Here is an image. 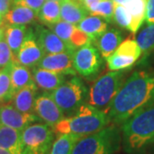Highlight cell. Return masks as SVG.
I'll return each mask as SVG.
<instances>
[{
    "instance_id": "5",
    "label": "cell",
    "mask_w": 154,
    "mask_h": 154,
    "mask_svg": "<svg viewBox=\"0 0 154 154\" xmlns=\"http://www.w3.org/2000/svg\"><path fill=\"white\" fill-rule=\"evenodd\" d=\"M124 77L123 70L109 72L99 77L88 92L87 103L108 115L110 105L125 82Z\"/></svg>"
},
{
    "instance_id": "40",
    "label": "cell",
    "mask_w": 154,
    "mask_h": 154,
    "mask_svg": "<svg viewBox=\"0 0 154 154\" xmlns=\"http://www.w3.org/2000/svg\"><path fill=\"white\" fill-rule=\"evenodd\" d=\"M3 23H4V17L0 14V27L3 25Z\"/></svg>"
},
{
    "instance_id": "34",
    "label": "cell",
    "mask_w": 154,
    "mask_h": 154,
    "mask_svg": "<svg viewBox=\"0 0 154 154\" xmlns=\"http://www.w3.org/2000/svg\"><path fill=\"white\" fill-rule=\"evenodd\" d=\"M145 21L147 24H154V0H146V12Z\"/></svg>"
},
{
    "instance_id": "24",
    "label": "cell",
    "mask_w": 154,
    "mask_h": 154,
    "mask_svg": "<svg viewBox=\"0 0 154 154\" xmlns=\"http://www.w3.org/2000/svg\"><path fill=\"white\" fill-rule=\"evenodd\" d=\"M28 30L27 27L24 25L5 26V29L4 28V31H5L4 37L15 56V58L18 54L19 50L25 39Z\"/></svg>"
},
{
    "instance_id": "17",
    "label": "cell",
    "mask_w": 154,
    "mask_h": 154,
    "mask_svg": "<svg viewBox=\"0 0 154 154\" xmlns=\"http://www.w3.org/2000/svg\"><path fill=\"white\" fill-rule=\"evenodd\" d=\"M37 96L38 87L33 82L15 93L10 104L23 113L34 114V105Z\"/></svg>"
},
{
    "instance_id": "14",
    "label": "cell",
    "mask_w": 154,
    "mask_h": 154,
    "mask_svg": "<svg viewBox=\"0 0 154 154\" xmlns=\"http://www.w3.org/2000/svg\"><path fill=\"white\" fill-rule=\"evenodd\" d=\"M72 52H63L56 54H46L38 64V68L57 72L63 75H75L76 71L74 68Z\"/></svg>"
},
{
    "instance_id": "41",
    "label": "cell",
    "mask_w": 154,
    "mask_h": 154,
    "mask_svg": "<svg viewBox=\"0 0 154 154\" xmlns=\"http://www.w3.org/2000/svg\"><path fill=\"white\" fill-rule=\"evenodd\" d=\"M4 105H5V103H4L3 101H1V100H0V108H1V107H2Z\"/></svg>"
},
{
    "instance_id": "31",
    "label": "cell",
    "mask_w": 154,
    "mask_h": 154,
    "mask_svg": "<svg viewBox=\"0 0 154 154\" xmlns=\"http://www.w3.org/2000/svg\"><path fill=\"white\" fill-rule=\"evenodd\" d=\"M113 20L120 28L129 30L131 24V17L125 6L115 4Z\"/></svg>"
},
{
    "instance_id": "22",
    "label": "cell",
    "mask_w": 154,
    "mask_h": 154,
    "mask_svg": "<svg viewBox=\"0 0 154 154\" xmlns=\"http://www.w3.org/2000/svg\"><path fill=\"white\" fill-rule=\"evenodd\" d=\"M11 80L14 94L34 82L30 69L18 63L16 60L11 63Z\"/></svg>"
},
{
    "instance_id": "8",
    "label": "cell",
    "mask_w": 154,
    "mask_h": 154,
    "mask_svg": "<svg viewBox=\"0 0 154 154\" xmlns=\"http://www.w3.org/2000/svg\"><path fill=\"white\" fill-rule=\"evenodd\" d=\"M74 68L77 73L85 77L96 75L102 65V57L92 42L88 43L74 52Z\"/></svg>"
},
{
    "instance_id": "4",
    "label": "cell",
    "mask_w": 154,
    "mask_h": 154,
    "mask_svg": "<svg viewBox=\"0 0 154 154\" xmlns=\"http://www.w3.org/2000/svg\"><path fill=\"white\" fill-rule=\"evenodd\" d=\"M122 132L115 124L82 137L71 154H115L121 149Z\"/></svg>"
},
{
    "instance_id": "25",
    "label": "cell",
    "mask_w": 154,
    "mask_h": 154,
    "mask_svg": "<svg viewBox=\"0 0 154 154\" xmlns=\"http://www.w3.org/2000/svg\"><path fill=\"white\" fill-rule=\"evenodd\" d=\"M125 7L131 17L129 31L135 34L146 18V0H131Z\"/></svg>"
},
{
    "instance_id": "19",
    "label": "cell",
    "mask_w": 154,
    "mask_h": 154,
    "mask_svg": "<svg viewBox=\"0 0 154 154\" xmlns=\"http://www.w3.org/2000/svg\"><path fill=\"white\" fill-rule=\"evenodd\" d=\"M38 19V14L33 10L23 6H13L4 17L5 26H21L33 23Z\"/></svg>"
},
{
    "instance_id": "26",
    "label": "cell",
    "mask_w": 154,
    "mask_h": 154,
    "mask_svg": "<svg viewBox=\"0 0 154 154\" xmlns=\"http://www.w3.org/2000/svg\"><path fill=\"white\" fill-rule=\"evenodd\" d=\"M38 19L45 25L54 24L61 21L60 3L54 0H45L38 11Z\"/></svg>"
},
{
    "instance_id": "18",
    "label": "cell",
    "mask_w": 154,
    "mask_h": 154,
    "mask_svg": "<svg viewBox=\"0 0 154 154\" xmlns=\"http://www.w3.org/2000/svg\"><path fill=\"white\" fill-rule=\"evenodd\" d=\"M59 3L62 21L78 25L89 14L82 3L77 0H61Z\"/></svg>"
},
{
    "instance_id": "3",
    "label": "cell",
    "mask_w": 154,
    "mask_h": 154,
    "mask_svg": "<svg viewBox=\"0 0 154 154\" xmlns=\"http://www.w3.org/2000/svg\"><path fill=\"white\" fill-rule=\"evenodd\" d=\"M109 123L107 114L88 104H83L74 115L65 116L52 128L57 135L71 134L83 137L103 129Z\"/></svg>"
},
{
    "instance_id": "1",
    "label": "cell",
    "mask_w": 154,
    "mask_h": 154,
    "mask_svg": "<svg viewBox=\"0 0 154 154\" xmlns=\"http://www.w3.org/2000/svg\"><path fill=\"white\" fill-rule=\"evenodd\" d=\"M154 105V74L134 73L117 93L108 113L110 122L123 124L133 116Z\"/></svg>"
},
{
    "instance_id": "32",
    "label": "cell",
    "mask_w": 154,
    "mask_h": 154,
    "mask_svg": "<svg viewBox=\"0 0 154 154\" xmlns=\"http://www.w3.org/2000/svg\"><path fill=\"white\" fill-rule=\"evenodd\" d=\"M15 60V56L4 37L0 40V69L9 66Z\"/></svg>"
},
{
    "instance_id": "38",
    "label": "cell",
    "mask_w": 154,
    "mask_h": 154,
    "mask_svg": "<svg viewBox=\"0 0 154 154\" xmlns=\"http://www.w3.org/2000/svg\"><path fill=\"white\" fill-rule=\"evenodd\" d=\"M0 154H22V153H20V152H13V151H10V150H7V149L0 147Z\"/></svg>"
},
{
    "instance_id": "33",
    "label": "cell",
    "mask_w": 154,
    "mask_h": 154,
    "mask_svg": "<svg viewBox=\"0 0 154 154\" xmlns=\"http://www.w3.org/2000/svg\"><path fill=\"white\" fill-rule=\"evenodd\" d=\"M45 0H12V6H23L34 11L37 14Z\"/></svg>"
},
{
    "instance_id": "42",
    "label": "cell",
    "mask_w": 154,
    "mask_h": 154,
    "mask_svg": "<svg viewBox=\"0 0 154 154\" xmlns=\"http://www.w3.org/2000/svg\"><path fill=\"white\" fill-rule=\"evenodd\" d=\"M54 1H57V2H60L61 0H54Z\"/></svg>"
},
{
    "instance_id": "28",
    "label": "cell",
    "mask_w": 154,
    "mask_h": 154,
    "mask_svg": "<svg viewBox=\"0 0 154 154\" xmlns=\"http://www.w3.org/2000/svg\"><path fill=\"white\" fill-rule=\"evenodd\" d=\"M136 42L140 46L142 60L154 51V24H147L138 33Z\"/></svg>"
},
{
    "instance_id": "30",
    "label": "cell",
    "mask_w": 154,
    "mask_h": 154,
    "mask_svg": "<svg viewBox=\"0 0 154 154\" xmlns=\"http://www.w3.org/2000/svg\"><path fill=\"white\" fill-rule=\"evenodd\" d=\"M115 4L112 0H103L89 9L91 16L99 17L104 19L106 22H111L114 17Z\"/></svg>"
},
{
    "instance_id": "35",
    "label": "cell",
    "mask_w": 154,
    "mask_h": 154,
    "mask_svg": "<svg viewBox=\"0 0 154 154\" xmlns=\"http://www.w3.org/2000/svg\"><path fill=\"white\" fill-rule=\"evenodd\" d=\"M11 5L12 0H0V14L3 16V17L11 10Z\"/></svg>"
},
{
    "instance_id": "10",
    "label": "cell",
    "mask_w": 154,
    "mask_h": 154,
    "mask_svg": "<svg viewBox=\"0 0 154 154\" xmlns=\"http://www.w3.org/2000/svg\"><path fill=\"white\" fill-rule=\"evenodd\" d=\"M46 26L74 51L86 44L92 42L88 35L76 25L61 20L57 23Z\"/></svg>"
},
{
    "instance_id": "6",
    "label": "cell",
    "mask_w": 154,
    "mask_h": 154,
    "mask_svg": "<svg viewBox=\"0 0 154 154\" xmlns=\"http://www.w3.org/2000/svg\"><path fill=\"white\" fill-rule=\"evenodd\" d=\"M88 89L79 77H73L63 83L51 94L65 116L76 112L87 99Z\"/></svg>"
},
{
    "instance_id": "20",
    "label": "cell",
    "mask_w": 154,
    "mask_h": 154,
    "mask_svg": "<svg viewBox=\"0 0 154 154\" xmlns=\"http://www.w3.org/2000/svg\"><path fill=\"white\" fill-rule=\"evenodd\" d=\"M122 42L121 32L115 28L107 30L95 42L101 57L105 60L111 56Z\"/></svg>"
},
{
    "instance_id": "7",
    "label": "cell",
    "mask_w": 154,
    "mask_h": 154,
    "mask_svg": "<svg viewBox=\"0 0 154 154\" xmlns=\"http://www.w3.org/2000/svg\"><path fill=\"white\" fill-rule=\"evenodd\" d=\"M53 128L45 123L35 122L22 131V154H46L54 142Z\"/></svg>"
},
{
    "instance_id": "11",
    "label": "cell",
    "mask_w": 154,
    "mask_h": 154,
    "mask_svg": "<svg viewBox=\"0 0 154 154\" xmlns=\"http://www.w3.org/2000/svg\"><path fill=\"white\" fill-rule=\"evenodd\" d=\"M34 114L44 123L51 128L65 117L51 93L45 92L37 96L34 105Z\"/></svg>"
},
{
    "instance_id": "23",
    "label": "cell",
    "mask_w": 154,
    "mask_h": 154,
    "mask_svg": "<svg viewBox=\"0 0 154 154\" xmlns=\"http://www.w3.org/2000/svg\"><path fill=\"white\" fill-rule=\"evenodd\" d=\"M0 147L22 152V131L0 124Z\"/></svg>"
},
{
    "instance_id": "12",
    "label": "cell",
    "mask_w": 154,
    "mask_h": 154,
    "mask_svg": "<svg viewBox=\"0 0 154 154\" xmlns=\"http://www.w3.org/2000/svg\"><path fill=\"white\" fill-rule=\"evenodd\" d=\"M45 55V53L38 45L33 31L28 29L25 39L16 57V61L23 66L33 69L38 66Z\"/></svg>"
},
{
    "instance_id": "21",
    "label": "cell",
    "mask_w": 154,
    "mask_h": 154,
    "mask_svg": "<svg viewBox=\"0 0 154 154\" xmlns=\"http://www.w3.org/2000/svg\"><path fill=\"white\" fill-rule=\"evenodd\" d=\"M76 26L88 35L92 43H95L107 31L106 22L104 19L95 16L87 17Z\"/></svg>"
},
{
    "instance_id": "37",
    "label": "cell",
    "mask_w": 154,
    "mask_h": 154,
    "mask_svg": "<svg viewBox=\"0 0 154 154\" xmlns=\"http://www.w3.org/2000/svg\"><path fill=\"white\" fill-rule=\"evenodd\" d=\"M116 5H120L126 6L131 0H112Z\"/></svg>"
},
{
    "instance_id": "39",
    "label": "cell",
    "mask_w": 154,
    "mask_h": 154,
    "mask_svg": "<svg viewBox=\"0 0 154 154\" xmlns=\"http://www.w3.org/2000/svg\"><path fill=\"white\" fill-rule=\"evenodd\" d=\"M4 34H5L4 28H1V27H0V40L4 38Z\"/></svg>"
},
{
    "instance_id": "2",
    "label": "cell",
    "mask_w": 154,
    "mask_h": 154,
    "mask_svg": "<svg viewBox=\"0 0 154 154\" xmlns=\"http://www.w3.org/2000/svg\"><path fill=\"white\" fill-rule=\"evenodd\" d=\"M122 146L128 154H145L154 143V105L122 124Z\"/></svg>"
},
{
    "instance_id": "29",
    "label": "cell",
    "mask_w": 154,
    "mask_h": 154,
    "mask_svg": "<svg viewBox=\"0 0 154 154\" xmlns=\"http://www.w3.org/2000/svg\"><path fill=\"white\" fill-rule=\"evenodd\" d=\"M11 66L0 69V100L5 104L10 103L14 95L11 80Z\"/></svg>"
},
{
    "instance_id": "13",
    "label": "cell",
    "mask_w": 154,
    "mask_h": 154,
    "mask_svg": "<svg viewBox=\"0 0 154 154\" xmlns=\"http://www.w3.org/2000/svg\"><path fill=\"white\" fill-rule=\"evenodd\" d=\"M41 121L35 114L23 113L11 104H5L0 108V124L22 131L27 127Z\"/></svg>"
},
{
    "instance_id": "16",
    "label": "cell",
    "mask_w": 154,
    "mask_h": 154,
    "mask_svg": "<svg viewBox=\"0 0 154 154\" xmlns=\"http://www.w3.org/2000/svg\"><path fill=\"white\" fill-rule=\"evenodd\" d=\"M32 75L33 82L36 86L45 93L53 92L57 88H59L63 83L66 82L64 75L38 67L33 68Z\"/></svg>"
},
{
    "instance_id": "36",
    "label": "cell",
    "mask_w": 154,
    "mask_h": 154,
    "mask_svg": "<svg viewBox=\"0 0 154 154\" xmlns=\"http://www.w3.org/2000/svg\"><path fill=\"white\" fill-rule=\"evenodd\" d=\"M101 1H103V0H83L82 3L84 6L87 8V10L89 11L90 8H92L93 6L95 5L96 4H98L99 2H101Z\"/></svg>"
},
{
    "instance_id": "15",
    "label": "cell",
    "mask_w": 154,
    "mask_h": 154,
    "mask_svg": "<svg viewBox=\"0 0 154 154\" xmlns=\"http://www.w3.org/2000/svg\"><path fill=\"white\" fill-rule=\"evenodd\" d=\"M34 34L38 45L43 50L45 55L63 52H75L51 29L38 26Z\"/></svg>"
},
{
    "instance_id": "9",
    "label": "cell",
    "mask_w": 154,
    "mask_h": 154,
    "mask_svg": "<svg viewBox=\"0 0 154 154\" xmlns=\"http://www.w3.org/2000/svg\"><path fill=\"white\" fill-rule=\"evenodd\" d=\"M141 56V51L136 40L127 38L107 59V66L111 71L124 70L133 66Z\"/></svg>"
},
{
    "instance_id": "27",
    "label": "cell",
    "mask_w": 154,
    "mask_h": 154,
    "mask_svg": "<svg viewBox=\"0 0 154 154\" xmlns=\"http://www.w3.org/2000/svg\"><path fill=\"white\" fill-rule=\"evenodd\" d=\"M82 138V136L64 134H59L53 142L48 154H71L75 145Z\"/></svg>"
}]
</instances>
